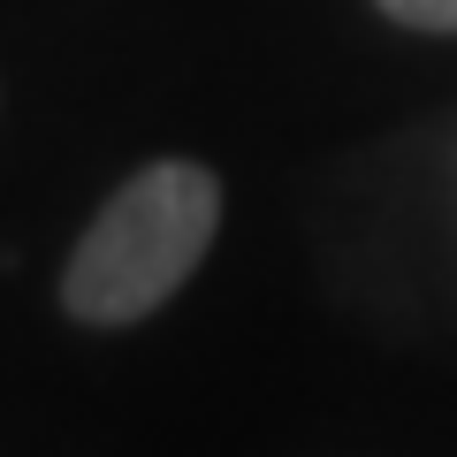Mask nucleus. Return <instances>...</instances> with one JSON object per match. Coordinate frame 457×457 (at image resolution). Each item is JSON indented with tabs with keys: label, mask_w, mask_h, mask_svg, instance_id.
Segmentation results:
<instances>
[{
	"label": "nucleus",
	"mask_w": 457,
	"mask_h": 457,
	"mask_svg": "<svg viewBox=\"0 0 457 457\" xmlns=\"http://www.w3.org/2000/svg\"><path fill=\"white\" fill-rule=\"evenodd\" d=\"M213 228H221V176L198 161H145L69 252L62 267L69 320L84 328L153 320L198 275V260L213 252Z\"/></svg>",
	"instance_id": "f257e3e1"
},
{
	"label": "nucleus",
	"mask_w": 457,
	"mask_h": 457,
	"mask_svg": "<svg viewBox=\"0 0 457 457\" xmlns=\"http://www.w3.org/2000/svg\"><path fill=\"white\" fill-rule=\"evenodd\" d=\"M389 23L404 31H435V38H457V0H374Z\"/></svg>",
	"instance_id": "f03ea898"
}]
</instances>
